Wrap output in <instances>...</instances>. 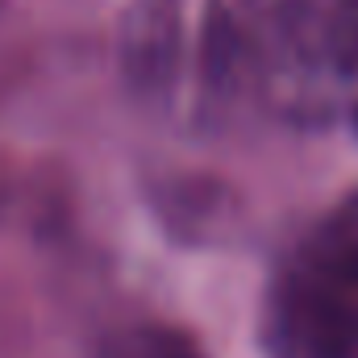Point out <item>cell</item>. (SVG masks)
<instances>
[{
    "instance_id": "cell-1",
    "label": "cell",
    "mask_w": 358,
    "mask_h": 358,
    "mask_svg": "<svg viewBox=\"0 0 358 358\" xmlns=\"http://www.w3.org/2000/svg\"><path fill=\"white\" fill-rule=\"evenodd\" d=\"M200 88L225 104L313 125L358 80V0H204L196 21Z\"/></svg>"
},
{
    "instance_id": "cell-4",
    "label": "cell",
    "mask_w": 358,
    "mask_h": 358,
    "mask_svg": "<svg viewBox=\"0 0 358 358\" xmlns=\"http://www.w3.org/2000/svg\"><path fill=\"white\" fill-rule=\"evenodd\" d=\"M104 358H204V355L192 338H183L176 329L138 325V329H125L121 338H113Z\"/></svg>"
},
{
    "instance_id": "cell-5",
    "label": "cell",
    "mask_w": 358,
    "mask_h": 358,
    "mask_svg": "<svg viewBox=\"0 0 358 358\" xmlns=\"http://www.w3.org/2000/svg\"><path fill=\"white\" fill-rule=\"evenodd\" d=\"M346 117H350V129H355V138H358V88L350 92V100H346Z\"/></svg>"
},
{
    "instance_id": "cell-3",
    "label": "cell",
    "mask_w": 358,
    "mask_h": 358,
    "mask_svg": "<svg viewBox=\"0 0 358 358\" xmlns=\"http://www.w3.org/2000/svg\"><path fill=\"white\" fill-rule=\"evenodd\" d=\"M196 38L200 29L187 17V0H134L117 34L125 84L146 100H171L187 67H196Z\"/></svg>"
},
{
    "instance_id": "cell-2",
    "label": "cell",
    "mask_w": 358,
    "mask_h": 358,
    "mask_svg": "<svg viewBox=\"0 0 358 358\" xmlns=\"http://www.w3.org/2000/svg\"><path fill=\"white\" fill-rule=\"evenodd\" d=\"M267 358H358V196L287 259L267 304Z\"/></svg>"
}]
</instances>
